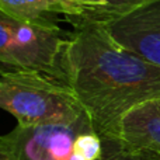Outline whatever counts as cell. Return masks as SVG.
<instances>
[{
	"label": "cell",
	"mask_w": 160,
	"mask_h": 160,
	"mask_svg": "<svg viewBox=\"0 0 160 160\" xmlns=\"http://www.w3.org/2000/svg\"><path fill=\"white\" fill-rule=\"evenodd\" d=\"M115 136L148 160H160V97L131 110L121 119Z\"/></svg>",
	"instance_id": "cell-6"
},
{
	"label": "cell",
	"mask_w": 160,
	"mask_h": 160,
	"mask_svg": "<svg viewBox=\"0 0 160 160\" xmlns=\"http://www.w3.org/2000/svg\"><path fill=\"white\" fill-rule=\"evenodd\" d=\"M98 24L122 48L160 66V0H145Z\"/></svg>",
	"instance_id": "cell-5"
},
{
	"label": "cell",
	"mask_w": 160,
	"mask_h": 160,
	"mask_svg": "<svg viewBox=\"0 0 160 160\" xmlns=\"http://www.w3.org/2000/svg\"><path fill=\"white\" fill-rule=\"evenodd\" d=\"M0 107L20 127L66 124L86 115L66 83L31 70H2Z\"/></svg>",
	"instance_id": "cell-2"
},
{
	"label": "cell",
	"mask_w": 160,
	"mask_h": 160,
	"mask_svg": "<svg viewBox=\"0 0 160 160\" xmlns=\"http://www.w3.org/2000/svg\"><path fill=\"white\" fill-rule=\"evenodd\" d=\"M61 3L73 25L82 21H107L138 6L136 0H61Z\"/></svg>",
	"instance_id": "cell-8"
},
{
	"label": "cell",
	"mask_w": 160,
	"mask_h": 160,
	"mask_svg": "<svg viewBox=\"0 0 160 160\" xmlns=\"http://www.w3.org/2000/svg\"><path fill=\"white\" fill-rule=\"evenodd\" d=\"M73 34L59 25L21 22L0 13L2 70H31L66 83L63 59Z\"/></svg>",
	"instance_id": "cell-3"
},
{
	"label": "cell",
	"mask_w": 160,
	"mask_h": 160,
	"mask_svg": "<svg viewBox=\"0 0 160 160\" xmlns=\"http://www.w3.org/2000/svg\"><path fill=\"white\" fill-rule=\"evenodd\" d=\"M101 142L102 152L97 160H148L141 153L129 149L117 136H105L101 138Z\"/></svg>",
	"instance_id": "cell-9"
},
{
	"label": "cell",
	"mask_w": 160,
	"mask_h": 160,
	"mask_svg": "<svg viewBox=\"0 0 160 160\" xmlns=\"http://www.w3.org/2000/svg\"><path fill=\"white\" fill-rule=\"evenodd\" d=\"M0 13L30 24L56 27L58 16H65L61 0H0Z\"/></svg>",
	"instance_id": "cell-7"
},
{
	"label": "cell",
	"mask_w": 160,
	"mask_h": 160,
	"mask_svg": "<svg viewBox=\"0 0 160 160\" xmlns=\"http://www.w3.org/2000/svg\"><path fill=\"white\" fill-rule=\"evenodd\" d=\"M75 27L63 59L66 84L100 138L115 136L131 110L160 97V66L118 45L98 22Z\"/></svg>",
	"instance_id": "cell-1"
},
{
	"label": "cell",
	"mask_w": 160,
	"mask_h": 160,
	"mask_svg": "<svg viewBox=\"0 0 160 160\" xmlns=\"http://www.w3.org/2000/svg\"><path fill=\"white\" fill-rule=\"evenodd\" d=\"M91 128L87 114L66 124L17 125L0 138V160H72L78 136Z\"/></svg>",
	"instance_id": "cell-4"
}]
</instances>
